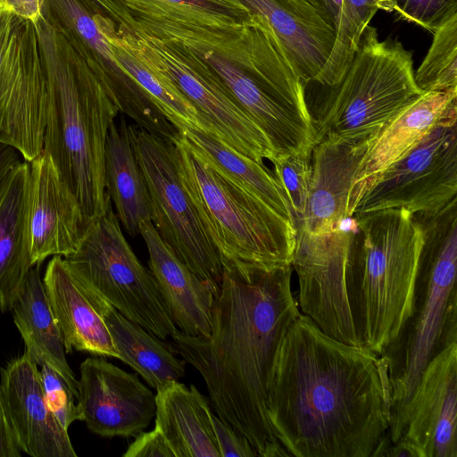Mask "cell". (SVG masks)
I'll use <instances>...</instances> for the list:
<instances>
[{
    "instance_id": "obj_38",
    "label": "cell",
    "mask_w": 457,
    "mask_h": 457,
    "mask_svg": "<svg viewBox=\"0 0 457 457\" xmlns=\"http://www.w3.org/2000/svg\"><path fill=\"white\" fill-rule=\"evenodd\" d=\"M349 48L354 55L361 34L378 10H383V0H345Z\"/></svg>"
},
{
    "instance_id": "obj_7",
    "label": "cell",
    "mask_w": 457,
    "mask_h": 457,
    "mask_svg": "<svg viewBox=\"0 0 457 457\" xmlns=\"http://www.w3.org/2000/svg\"><path fill=\"white\" fill-rule=\"evenodd\" d=\"M172 142L182 185L222 265L291 264L293 221L221 176L179 132Z\"/></svg>"
},
{
    "instance_id": "obj_6",
    "label": "cell",
    "mask_w": 457,
    "mask_h": 457,
    "mask_svg": "<svg viewBox=\"0 0 457 457\" xmlns=\"http://www.w3.org/2000/svg\"><path fill=\"white\" fill-rule=\"evenodd\" d=\"M195 49L267 137L273 157L312 150L318 140L304 84L262 17L253 14L243 44L232 59L212 49Z\"/></svg>"
},
{
    "instance_id": "obj_30",
    "label": "cell",
    "mask_w": 457,
    "mask_h": 457,
    "mask_svg": "<svg viewBox=\"0 0 457 457\" xmlns=\"http://www.w3.org/2000/svg\"><path fill=\"white\" fill-rule=\"evenodd\" d=\"M187 144L225 179L293 221L288 203L273 172L196 127L178 129ZM294 223V222H293Z\"/></svg>"
},
{
    "instance_id": "obj_21",
    "label": "cell",
    "mask_w": 457,
    "mask_h": 457,
    "mask_svg": "<svg viewBox=\"0 0 457 457\" xmlns=\"http://www.w3.org/2000/svg\"><path fill=\"white\" fill-rule=\"evenodd\" d=\"M377 131L354 137L321 139L313 146L309 197L299 228L320 235L340 228L350 220L353 215L355 177Z\"/></svg>"
},
{
    "instance_id": "obj_29",
    "label": "cell",
    "mask_w": 457,
    "mask_h": 457,
    "mask_svg": "<svg viewBox=\"0 0 457 457\" xmlns=\"http://www.w3.org/2000/svg\"><path fill=\"white\" fill-rule=\"evenodd\" d=\"M104 168L107 191L119 222L129 236L136 237L142 221H152V212L145 180L123 117L109 129Z\"/></svg>"
},
{
    "instance_id": "obj_23",
    "label": "cell",
    "mask_w": 457,
    "mask_h": 457,
    "mask_svg": "<svg viewBox=\"0 0 457 457\" xmlns=\"http://www.w3.org/2000/svg\"><path fill=\"white\" fill-rule=\"evenodd\" d=\"M268 24L282 54L303 84L320 83L337 35L312 0H241Z\"/></svg>"
},
{
    "instance_id": "obj_43",
    "label": "cell",
    "mask_w": 457,
    "mask_h": 457,
    "mask_svg": "<svg viewBox=\"0 0 457 457\" xmlns=\"http://www.w3.org/2000/svg\"><path fill=\"white\" fill-rule=\"evenodd\" d=\"M13 147L0 144V187L11 170L21 161Z\"/></svg>"
},
{
    "instance_id": "obj_27",
    "label": "cell",
    "mask_w": 457,
    "mask_h": 457,
    "mask_svg": "<svg viewBox=\"0 0 457 457\" xmlns=\"http://www.w3.org/2000/svg\"><path fill=\"white\" fill-rule=\"evenodd\" d=\"M155 421L175 457H220L205 396L191 385L171 382L156 390Z\"/></svg>"
},
{
    "instance_id": "obj_10",
    "label": "cell",
    "mask_w": 457,
    "mask_h": 457,
    "mask_svg": "<svg viewBox=\"0 0 457 457\" xmlns=\"http://www.w3.org/2000/svg\"><path fill=\"white\" fill-rule=\"evenodd\" d=\"M68 265L120 313L160 339L178 329L150 271L139 262L111 207L88 227Z\"/></svg>"
},
{
    "instance_id": "obj_18",
    "label": "cell",
    "mask_w": 457,
    "mask_h": 457,
    "mask_svg": "<svg viewBox=\"0 0 457 457\" xmlns=\"http://www.w3.org/2000/svg\"><path fill=\"white\" fill-rule=\"evenodd\" d=\"M79 403L87 428L103 437L135 436L155 416V395L137 374L129 373L102 356L79 367Z\"/></svg>"
},
{
    "instance_id": "obj_4",
    "label": "cell",
    "mask_w": 457,
    "mask_h": 457,
    "mask_svg": "<svg viewBox=\"0 0 457 457\" xmlns=\"http://www.w3.org/2000/svg\"><path fill=\"white\" fill-rule=\"evenodd\" d=\"M350 220L348 303L361 345L380 356L411 315L422 231L404 208Z\"/></svg>"
},
{
    "instance_id": "obj_28",
    "label": "cell",
    "mask_w": 457,
    "mask_h": 457,
    "mask_svg": "<svg viewBox=\"0 0 457 457\" xmlns=\"http://www.w3.org/2000/svg\"><path fill=\"white\" fill-rule=\"evenodd\" d=\"M11 311L25 353L37 366L48 363L79 392L78 379L66 360L62 333L40 275V265H33L29 270Z\"/></svg>"
},
{
    "instance_id": "obj_31",
    "label": "cell",
    "mask_w": 457,
    "mask_h": 457,
    "mask_svg": "<svg viewBox=\"0 0 457 457\" xmlns=\"http://www.w3.org/2000/svg\"><path fill=\"white\" fill-rule=\"evenodd\" d=\"M118 359L132 368L146 383L159 390L185 375V363L171 346L127 319L113 306L105 315Z\"/></svg>"
},
{
    "instance_id": "obj_24",
    "label": "cell",
    "mask_w": 457,
    "mask_h": 457,
    "mask_svg": "<svg viewBox=\"0 0 457 457\" xmlns=\"http://www.w3.org/2000/svg\"><path fill=\"white\" fill-rule=\"evenodd\" d=\"M149 254V270L174 324L192 337H207L215 295L209 285L183 263L162 239L151 220L139 228Z\"/></svg>"
},
{
    "instance_id": "obj_41",
    "label": "cell",
    "mask_w": 457,
    "mask_h": 457,
    "mask_svg": "<svg viewBox=\"0 0 457 457\" xmlns=\"http://www.w3.org/2000/svg\"><path fill=\"white\" fill-rule=\"evenodd\" d=\"M19 450L4 409L0 389V457H19Z\"/></svg>"
},
{
    "instance_id": "obj_26",
    "label": "cell",
    "mask_w": 457,
    "mask_h": 457,
    "mask_svg": "<svg viewBox=\"0 0 457 457\" xmlns=\"http://www.w3.org/2000/svg\"><path fill=\"white\" fill-rule=\"evenodd\" d=\"M29 163L21 161L0 187V311H11L30 262L28 238Z\"/></svg>"
},
{
    "instance_id": "obj_34",
    "label": "cell",
    "mask_w": 457,
    "mask_h": 457,
    "mask_svg": "<svg viewBox=\"0 0 457 457\" xmlns=\"http://www.w3.org/2000/svg\"><path fill=\"white\" fill-rule=\"evenodd\" d=\"M311 152L277 155L273 175L288 203L295 228L303 223L310 190Z\"/></svg>"
},
{
    "instance_id": "obj_35",
    "label": "cell",
    "mask_w": 457,
    "mask_h": 457,
    "mask_svg": "<svg viewBox=\"0 0 457 457\" xmlns=\"http://www.w3.org/2000/svg\"><path fill=\"white\" fill-rule=\"evenodd\" d=\"M38 369L46 402L60 424L68 429L74 421H82L79 392L48 363L42 362Z\"/></svg>"
},
{
    "instance_id": "obj_33",
    "label": "cell",
    "mask_w": 457,
    "mask_h": 457,
    "mask_svg": "<svg viewBox=\"0 0 457 457\" xmlns=\"http://www.w3.org/2000/svg\"><path fill=\"white\" fill-rule=\"evenodd\" d=\"M422 92L457 91V14L435 32L423 62L414 72Z\"/></svg>"
},
{
    "instance_id": "obj_17",
    "label": "cell",
    "mask_w": 457,
    "mask_h": 457,
    "mask_svg": "<svg viewBox=\"0 0 457 457\" xmlns=\"http://www.w3.org/2000/svg\"><path fill=\"white\" fill-rule=\"evenodd\" d=\"M42 18L83 58L119 112L151 134L165 137L170 133L171 123L118 65L95 13L82 0H42Z\"/></svg>"
},
{
    "instance_id": "obj_36",
    "label": "cell",
    "mask_w": 457,
    "mask_h": 457,
    "mask_svg": "<svg viewBox=\"0 0 457 457\" xmlns=\"http://www.w3.org/2000/svg\"><path fill=\"white\" fill-rule=\"evenodd\" d=\"M383 11L434 33L457 14V0H383Z\"/></svg>"
},
{
    "instance_id": "obj_13",
    "label": "cell",
    "mask_w": 457,
    "mask_h": 457,
    "mask_svg": "<svg viewBox=\"0 0 457 457\" xmlns=\"http://www.w3.org/2000/svg\"><path fill=\"white\" fill-rule=\"evenodd\" d=\"M46 101L35 24L0 11V144L28 162L43 152Z\"/></svg>"
},
{
    "instance_id": "obj_8",
    "label": "cell",
    "mask_w": 457,
    "mask_h": 457,
    "mask_svg": "<svg viewBox=\"0 0 457 457\" xmlns=\"http://www.w3.org/2000/svg\"><path fill=\"white\" fill-rule=\"evenodd\" d=\"M330 87L312 117L318 142L375 132L424 93L414 80L411 53L397 39L379 40L370 25L342 79Z\"/></svg>"
},
{
    "instance_id": "obj_9",
    "label": "cell",
    "mask_w": 457,
    "mask_h": 457,
    "mask_svg": "<svg viewBox=\"0 0 457 457\" xmlns=\"http://www.w3.org/2000/svg\"><path fill=\"white\" fill-rule=\"evenodd\" d=\"M115 30L147 67L168 79L189 100L198 113L201 129L258 163L272 159L267 137L196 49L179 40L135 34L120 26Z\"/></svg>"
},
{
    "instance_id": "obj_19",
    "label": "cell",
    "mask_w": 457,
    "mask_h": 457,
    "mask_svg": "<svg viewBox=\"0 0 457 457\" xmlns=\"http://www.w3.org/2000/svg\"><path fill=\"white\" fill-rule=\"evenodd\" d=\"M29 163L27 223L33 266L73 253L89 226L51 157L42 152Z\"/></svg>"
},
{
    "instance_id": "obj_16",
    "label": "cell",
    "mask_w": 457,
    "mask_h": 457,
    "mask_svg": "<svg viewBox=\"0 0 457 457\" xmlns=\"http://www.w3.org/2000/svg\"><path fill=\"white\" fill-rule=\"evenodd\" d=\"M388 437L386 456L457 457V343L427 364Z\"/></svg>"
},
{
    "instance_id": "obj_22",
    "label": "cell",
    "mask_w": 457,
    "mask_h": 457,
    "mask_svg": "<svg viewBox=\"0 0 457 457\" xmlns=\"http://www.w3.org/2000/svg\"><path fill=\"white\" fill-rule=\"evenodd\" d=\"M66 353L72 350L118 359L105 315L112 306L62 256H53L43 277Z\"/></svg>"
},
{
    "instance_id": "obj_14",
    "label": "cell",
    "mask_w": 457,
    "mask_h": 457,
    "mask_svg": "<svg viewBox=\"0 0 457 457\" xmlns=\"http://www.w3.org/2000/svg\"><path fill=\"white\" fill-rule=\"evenodd\" d=\"M126 30L220 54L238 47L252 12L241 0H113Z\"/></svg>"
},
{
    "instance_id": "obj_20",
    "label": "cell",
    "mask_w": 457,
    "mask_h": 457,
    "mask_svg": "<svg viewBox=\"0 0 457 457\" xmlns=\"http://www.w3.org/2000/svg\"><path fill=\"white\" fill-rule=\"evenodd\" d=\"M0 389L19 450L32 457H76L68 429L50 411L39 369L24 352L1 370Z\"/></svg>"
},
{
    "instance_id": "obj_40",
    "label": "cell",
    "mask_w": 457,
    "mask_h": 457,
    "mask_svg": "<svg viewBox=\"0 0 457 457\" xmlns=\"http://www.w3.org/2000/svg\"><path fill=\"white\" fill-rule=\"evenodd\" d=\"M0 11L36 24L42 18V0H0Z\"/></svg>"
},
{
    "instance_id": "obj_42",
    "label": "cell",
    "mask_w": 457,
    "mask_h": 457,
    "mask_svg": "<svg viewBox=\"0 0 457 457\" xmlns=\"http://www.w3.org/2000/svg\"><path fill=\"white\" fill-rule=\"evenodd\" d=\"M89 10L112 21L116 26L123 25L122 16L120 9L113 0H82Z\"/></svg>"
},
{
    "instance_id": "obj_3",
    "label": "cell",
    "mask_w": 457,
    "mask_h": 457,
    "mask_svg": "<svg viewBox=\"0 0 457 457\" xmlns=\"http://www.w3.org/2000/svg\"><path fill=\"white\" fill-rule=\"evenodd\" d=\"M35 26L47 89L43 152L53 160L90 226L112 207L105 145L120 112L69 42L43 18Z\"/></svg>"
},
{
    "instance_id": "obj_15",
    "label": "cell",
    "mask_w": 457,
    "mask_h": 457,
    "mask_svg": "<svg viewBox=\"0 0 457 457\" xmlns=\"http://www.w3.org/2000/svg\"><path fill=\"white\" fill-rule=\"evenodd\" d=\"M350 228L314 235L296 228L292 268L298 282L297 303L325 334L353 346L357 337L346 292Z\"/></svg>"
},
{
    "instance_id": "obj_2",
    "label": "cell",
    "mask_w": 457,
    "mask_h": 457,
    "mask_svg": "<svg viewBox=\"0 0 457 457\" xmlns=\"http://www.w3.org/2000/svg\"><path fill=\"white\" fill-rule=\"evenodd\" d=\"M292 265H223L212 330L192 337L177 329L175 353L204 378L212 406L262 457L288 456L267 416L275 357L301 314L291 287Z\"/></svg>"
},
{
    "instance_id": "obj_32",
    "label": "cell",
    "mask_w": 457,
    "mask_h": 457,
    "mask_svg": "<svg viewBox=\"0 0 457 457\" xmlns=\"http://www.w3.org/2000/svg\"><path fill=\"white\" fill-rule=\"evenodd\" d=\"M104 34L110 42L118 65L152 98L156 106L177 128L201 129L198 113L189 100L166 78L147 67L118 36L116 24L96 15Z\"/></svg>"
},
{
    "instance_id": "obj_1",
    "label": "cell",
    "mask_w": 457,
    "mask_h": 457,
    "mask_svg": "<svg viewBox=\"0 0 457 457\" xmlns=\"http://www.w3.org/2000/svg\"><path fill=\"white\" fill-rule=\"evenodd\" d=\"M387 362L300 314L275 357L267 395L272 433L288 456L374 457L388 436Z\"/></svg>"
},
{
    "instance_id": "obj_5",
    "label": "cell",
    "mask_w": 457,
    "mask_h": 457,
    "mask_svg": "<svg viewBox=\"0 0 457 457\" xmlns=\"http://www.w3.org/2000/svg\"><path fill=\"white\" fill-rule=\"evenodd\" d=\"M423 236L411 312L383 356L390 386V427L409 402L427 364L457 343V198L436 212L412 214Z\"/></svg>"
},
{
    "instance_id": "obj_39",
    "label": "cell",
    "mask_w": 457,
    "mask_h": 457,
    "mask_svg": "<svg viewBox=\"0 0 457 457\" xmlns=\"http://www.w3.org/2000/svg\"><path fill=\"white\" fill-rule=\"evenodd\" d=\"M122 456L175 457V454L161 430L154 426L151 431L138 433Z\"/></svg>"
},
{
    "instance_id": "obj_11",
    "label": "cell",
    "mask_w": 457,
    "mask_h": 457,
    "mask_svg": "<svg viewBox=\"0 0 457 457\" xmlns=\"http://www.w3.org/2000/svg\"><path fill=\"white\" fill-rule=\"evenodd\" d=\"M129 129L145 180L154 228L177 257L209 285L216 297L223 265L182 185L173 142L136 124H129Z\"/></svg>"
},
{
    "instance_id": "obj_25",
    "label": "cell",
    "mask_w": 457,
    "mask_h": 457,
    "mask_svg": "<svg viewBox=\"0 0 457 457\" xmlns=\"http://www.w3.org/2000/svg\"><path fill=\"white\" fill-rule=\"evenodd\" d=\"M456 100L457 91L425 92L384 123L377 131L355 177L353 210L367 184L457 110Z\"/></svg>"
},
{
    "instance_id": "obj_37",
    "label": "cell",
    "mask_w": 457,
    "mask_h": 457,
    "mask_svg": "<svg viewBox=\"0 0 457 457\" xmlns=\"http://www.w3.org/2000/svg\"><path fill=\"white\" fill-rule=\"evenodd\" d=\"M212 421L220 457L258 456L247 438L229 423L213 413Z\"/></svg>"
},
{
    "instance_id": "obj_12",
    "label": "cell",
    "mask_w": 457,
    "mask_h": 457,
    "mask_svg": "<svg viewBox=\"0 0 457 457\" xmlns=\"http://www.w3.org/2000/svg\"><path fill=\"white\" fill-rule=\"evenodd\" d=\"M455 198L457 110L367 184L353 214L395 208L432 212Z\"/></svg>"
}]
</instances>
